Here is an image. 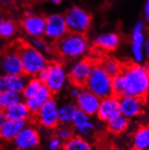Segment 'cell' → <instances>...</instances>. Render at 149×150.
I'll list each match as a JSON object with an SVG mask.
<instances>
[{
  "label": "cell",
  "mask_w": 149,
  "mask_h": 150,
  "mask_svg": "<svg viewBox=\"0 0 149 150\" xmlns=\"http://www.w3.org/2000/svg\"><path fill=\"white\" fill-rule=\"evenodd\" d=\"M69 33L63 16L60 14L51 15L45 17L44 37L49 45H52Z\"/></svg>",
  "instance_id": "52a82bcc"
},
{
  "label": "cell",
  "mask_w": 149,
  "mask_h": 150,
  "mask_svg": "<svg viewBox=\"0 0 149 150\" xmlns=\"http://www.w3.org/2000/svg\"><path fill=\"white\" fill-rule=\"evenodd\" d=\"M3 95L6 107L22 101V95H21V93L14 91H6L3 92Z\"/></svg>",
  "instance_id": "4dcf8cb0"
},
{
  "label": "cell",
  "mask_w": 149,
  "mask_h": 150,
  "mask_svg": "<svg viewBox=\"0 0 149 150\" xmlns=\"http://www.w3.org/2000/svg\"><path fill=\"white\" fill-rule=\"evenodd\" d=\"M15 42L22 62L24 75L36 77L40 71L48 64L47 59L37 48L25 39L18 38Z\"/></svg>",
  "instance_id": "3957f363"
},
{
  "label": "cell",
  "mask_w": 149,
  "mask_h": 150,
  "mask_svg": "<svg viewBox=\"0 0 149 150\" xmlns=\"http://www.w3.org/2000/svg\"><path fill=\"white\" fill-rule=\"evenodd\" d=\"M119 114L120 111L119 97L110 95L109 97L100 100L97 113H96L100 120L107 123Z\"/></svg>",
  "instance_id": "5bb4252c"
},
{
  "label": "cell",
  "mask_w": 149,
  "mask_h": 150,
  "mask_svg": "<svg viewBox=\"0 0 149 150\" xmlns=\"http://www.w3.org/2000/svg\"><path fill=\"white\" fill-rule=\"evenodd\" d=\"M52 2L54 3V4H56V5H58V4H60V3L61 2V0H52Z\"/></svg>",
  "instance_id": "f35d334b"
},
{
  "label": "cell",
  "mask_w": 149,
  "mask_h": 150,
  "mask_svg": "<svg viewBox=\"0 0 149 150\" xmlns=\"http://www.w3.org/2000/svg\"><path fill=\"white\" fill-rule=\"evenodd\" d=\"M63 150H94L91 144L85 137L72 136L69 140L63 143Z\"/></svg>",
  "instance_id": "d4e9b609"
},
{
  "label": "cell",
  "mask_w": 149,
  "mask_h": 150,
  "mask_svg": "<svg viewBox=\"0 0 149 150\" xmlns=\"http://www.w3.org/2000/svg\"><path fill=\"white\" fill-rule=\"evenodd\" d=\"M132 52L134 55L135 62L140 63L144 60V44H145V35H144V25L141 22H138L132 34Z\"/></svg>",
  "instance_id": "ac0fdd59"
},
{
  "label": "cell",
  "mask_w": 149,
  "mask_h": 150,
  "mask_svg": "<svg viewBox=\"0 0 149 150\" xmlns=\"http://www.w3.org/2000/svg\"><path fill=\"white\" fill-rule=\"evenodd\" d=\"M71 124L79 136L82 137L90 136L95 130V125L91 121L90 117L78 109H76L75 113L73 115Z\"/></svg>",
  "instance_id": "2e32d148"
},
{
  "label": "cell",
  "mask_w": 149,
  "mask_h": 150,
  "mask_svg": "<svg viewBox=\"0 0 149 150\" xmlns=\"http://www.w3.org/2000/svg\"><path fill=\"white\" fill-rule=\"evenodd\" d=\"M7 120L6 115L5 114L4 111H0V126H1L3 123H5Z\"/></svg>",
  "instance_id": "8d00e7d4"
},
{
  "label": "cell",
  "mask_w": 149,
  "mask_h": 150,
  "mask_svg": "<svg viewBox=\"0 0 149 150\" xmlns=\"http://www.w3.org/2000/svg\"><path fill=\"white\" fill-rule=\"evenodd\" d=\"M134 150H148L149 149V127L142 126L135 132L133 137Z\"/></svg>",
  "instance_id": "cb8c5ba5"
},
{
  "label": "cell",
  "mask_w": 149,
  "mask_h": 150,
  "mask_svg": "<svg viewBox=\"0 0 149 150\" xmlns=\"http://www.w3.org/2000/svg\"><path fill=\"white\" fill-rule=\"evenodd\" d=\"M124 82L123 95L134 96L145 100L149 91V71L147 65H141L136 62H122Z\"/></svg>",
  "instance_id": "6da1fadb"
},
{
  "label": "cell",
  "mask_w": 149,
  "mask_h": 150,
  "mask_svg": "<svg viewBox=\"0 0 149 150\" xmlns=\"http://www.w3.org/2000/svg\"><path fill=\"white\" fill-rule=\"evenodd\" d=\"M0 71L6 75H24L15 41L0 52Z\"/></svg>",
  "instance_id": "8992f818"
},
{
  "label": "cell",
  "mask_w": 149,
  "mask_h": 150,
  "mask_svg": "<svg viewBox=\"0 0 149 150\" xmlns=\"http://www.w3.org/2000/svg\"><path fill=\"white\" fill-rule=\"evenodd\" d=\"M27 125L26 121H15L7 120L0 126V139L4 141H13L19 131Z\"/></svg>",
  "instance_id": "603a6c76"
},
{
  "label": "cell",
  "mask_w": 149,
  "mask_h": 150,
  "mask_svg": "<svg viewBox=\"0 0 149 150\" xmlns=\"http://www.w3.org/2000/svg\"><path fill=\"white\" fill-rule=\"evenodd\" d=\"M48 76L44 85H45L52 94L59 93L65 87L68 81L64 66L58 61H52L48 62Z\"/></svg>",
  "instance_id": "ba28073f"
},
{
  "label": "cell",
  "mask_w": 149,
  "mask_h": 150,
  "mask_svg": "<svg viewBox=\"0 0 149 150\" xmlns=\"http://www.w3.org/2000/svg\"><path fill=\"white\" fill-rule=\"evenodd\" d=\"M52 53L61 58L75 60L86 53L90 48L86 35L68 33L61 40L52 45Z\"/></svg>",
  "instance_id": "7a4b0ae2"
},
{
  "label": "cell",
  "mask_w": 149,
  "mask_h": 150,
  "mask_svg": "<svg viewBox=\"0 0 149 150\" xmlns=\"http://www.w3.org/2000/svg\"><path fill=\"white\" fill-rule=\"evenodd\" d=\"M72 136L73 134L71 129L68 127H66L65 125H63L61 127H60L57 131V137H59L62 142H66Z\"/></svg>",
  "instance_id": "1f68e13d"
},
{
  "label": "cell",
  "mask_w": 149,
  "mask_h": 150,
  "mask_svg": "<svg viewBox=\"0 0 149 150\" xmlns=\"http://www.w3.org/2000/svg\"><path fill=\"white\" fill-rule=\"evenodd\" d=\"M52 98V93L48 90L45 85H42L41 89L35 94L33 97L25 100V102L31 113V115H35L41 107L50 99Z\"/></svg>",
  "instance_id": "ffe728a7"
},
{
  "label": "cell",
  "mask_w": 149,
  "mask_h": 150,
  "mask_svg": "<svg viewBox=\"0 0 149 150\" xmlns=\"http://www.w3.org/2000/svg\"><path fill=\"white\" fill-rule=\"evenodd\" d=\"M14 145L18 150H31L40 143V135L36 128L26 125L14 138Z\"/></svg>",
  "instance_id": "7c38bea8"
},
{
  "label": "cell",
  "mask_w": 149,
  "mask_h": 150,
  "mask_svg": "<svg viewBox=\"0 0 149 150\" xmlns=\"http://www.w3.org/2000/svg\"><path fill=\"white\" fill-rule=\"evenodd\" d=\"M17 24L13 20H3L0 24V38L7 39L12 37L17 32Z\"/></svg>",
  "instance_id": "f1b7e54d"
},
{
  "label": "cell",
  "mask_w": 149,
  "mask_h": 150,
  "mask_svg": "<svg viewBox=\"0 0 149 150\" xmlns=\"http://www.w3.org/2000/svg\"><path fill=\"white\" fill-rule=\"evenodd\" d=\"M75 107L78 110L91 117L97 113L100 99L86 88H81L79 94L75 97Z\"/></svg>",
  "instance_id": "4fadbf2b"
},
{
  "label": "cell",
  "mask_w": 149,
  "mask_h": 150,
  "mask_svg": "<svg viewBox=\"0 0 149 150\" xmlns=\"http://www.w3.org/2000/svg\"><path fill=\"white\" fill-rule=\"evenodd\" d=\"M144 13H145V16L146 21H148L149 18V0H146L145 4V7H144Z\"/></svg>",
  "instance_id": "d590c367"
},
{
  "label": "cell",
  "mask_w": 149,
  "mask_h": 150,
  "mask_svg": "<svg viewBox=\"0 0 149 150\" xmlns=\"http://www.w3.org/2000/svg\"><path fill=\"white\" fill-rule=\"evenodd\" d=\"M75 105L72 103H66L59 107L58 110V120L59 124L61 125H68L71 123L73 115L76 110Z\"/></svg>",
  "instance_id": "4316f807"
},
{
  "label": "cell",
  "mask_w": 149,
  "mask_h": 150,
  "mask_svg": "<svg viewBox=\"0 0 149 150\" xmlns=\"http://www.w3.org/2000/svg\"><path fill=\"white\" fill-rule=\"evenodd\" d=\"M6 108V105L4 100L3 92H0V111H4Z\"/></svg>",
  "instance_id": "e575fe53"
},
{
  "label": "cell",
  "mask_w": 149,
  "mask_h": 150,
  "mask_svg": "<svg viewBox=\"0 0 149 150\" xmlns=\"http://www.w3.org/2000/svg\"><path fill=\"white\" fill-rule=\"evenodd\" d=\"M111 91L112 95L117 96V97H120L123 95L124 82L121 72L111 77Z\"/></svg>",
  "instance_id": "f546056e"
},
{
  "label": "cell",
  "mask_w": 149,
  "mask_h": 150,
  "mask_svg": "<svg viewBox=\"0 0 149 150\" xmlns=\"http://www.w3.org/2000/svg\"><path fill=\"white\" fill-rule=\"evenodd\" d=\"M69 33L87 35L92 24V16L80 6H71L63 16Z\"/></svg>",
  "instance_id": "5b68a950"
},
{
  "label": "cell",
  "mask_w": 149,
  "mask_h": 150,
  "mask_svg": "<svg viewBox=\"0 0 149 150\" xmlns=\"http://www.w3.org/2000/svg\"><path fill=\"white\" fill-rule=\"evenodd\" d=\"M26 82L25 75H0V92L14 91L21 93Z\"/></svg>",
  "instance_id": "d6986e66"
},
{
  "label": "cell",
  "mask_w": 149,
  "mask_h": 150,
  "mask_svg": "<svg viewBox=\"0 0 149 150\" xmlns=\"http://www.w3.org/2000/svg\"><path fill=\"white\" fill-rule=\"evenodd\" d=\"M19 26L27 35L33 38H42L45 28V17L37 14L27 13L20 19Z\"/></svg>",
  "instance_id": "30bf717a"
},
{
  "label": "cell",
  "mask_w": 149,
  "mask_h": 150,
  "mask_svg": "<svg viewBox=\"0 0 149 150\" xmlns=\"http://www.w3.org/2000/svg\"><path fill=\"white\" fill-rule=\"evenodd\" d=\"M7 120L15 121H26L31 116V113L25 101H20L16 104L7 106L4 110Z\"/></svg>",
  "instance_id": "7402d4cb"
},
{
  "label": "cell",
  "mask_w": 149,
  "mask_h": 150,
  "mask_svg": "<svg viewBox=\"0 0 149 150\" xmlns=\"http://www.w3.org/2000/svg\"><path fill=\"white\" fill-rule=\"evenodd\" d=\"M94 63V59L91 56H88L82 58L74 64L67 74L68 80L73 86L84 88Z\"/></svg>",
  "instance_id": "9c48e42d"
},
{
  "label": "cell",
  "mask_w": 149,
  "mask_h": 150,
  "mask_svg": "<svg viewBox=\"0 0 149 150\" xmlns=\"http://www.w3.org/2000/svg\"><path fill=\"white\" fill-rule=\"evenodd\" d=\"M63 142L57 137H52L48 143V149L49 150H61L62 148Z\"/></svg>",
  "instance_id": "d6a6232c"
},
{
  "label": "cell",
  "mask_w": 149,
  "mask_h": 150,
  "mask_svg": "<svg viewBox=\"0 0 149 150\" xmlns=\"http://www.w3.org/2000/svg\"><path fill=\"white\" fill-rule=\"evenodd\" d=\"M81 88H78V87H75L74 86V88L71 91V95L73 96L74 98L76 97V96L79 94V92H80V90H81Z\"/></svg>",
  "instance_id": "74e56055"
},
{
  "label": "cell",
  "mask_w": 149,
  "mask_h": 150,
  "mask_svg": "<svg viewBox=\"0 0 149 150\" xmlns=\"http://www.w3.org/2000/svg\"><path fill=\"white\" fill-rule=\"evenodd\" d=\"M84 87L100 100L112 95L111 77L102 69L98 62L94 63Z\"/></svg>",
  "instance_id": "277c9868"
},
{
  "label": "cell",
  "mask_w": 149,
  "mask_h": 150,
  "mask_svg": "<svg viewBox=\"0 0 149 150\" xmlns=\"http://www.w3.org/2000/svg\"><path fill=\"white\" fill-rule=\"evenodd\" d=\"M59 105L57 101L52 98L41 107V109L35 114L39 124L45 128H54L59 125L58 120Z\"/></svg>",
  "instance_id": "8fae6325"
},
{
  "label": "cell",
  "mask_w": 149,
  "mask_h": 150,
  "mask_svg": "<svg viewBox=\"0 0 149 150\" xmlns=\"http://www.w3.org/2000/svg\"><path fill=\"white\" fill-rule=\"evenodd\" d=\"M129 125V120L126 119L123 115L119 114L114 119L107 122V127L108 130L115 135H119L123 132H125Z\"/></svg>",
  "instance_id": "484cf974"
},
{
  "label": "cell",
  "mask_w": 149,
  "mask_h": 150,
  "mask_svg": "<svg viewBox=\"0 0 149 150\" xmlns=\"http://www.w3.org/2000/svg\"><path fill=\"white\" fill-rule=\"evenodd\" d=\"M42 82L37 78V77H32L30 78L28 81H26L24 89L21 92V95H22V98L25 100H27L31 97H33L35 94H36V92L41 89V87L42 86Z\"/></svg>",
  "instance_id": "83f0119b"
},
{
  "label": "cell",
  "mask_w": 149,
  "mask_h": 150,
  "mask_svg": "<svg viewBox=\"0 0 149 150\" xmlns=\"http://www.w3.org/2000/svg\"><path fill=\"white\" fill-rule=\"evenodd\" d=\"M120 44V37L116 33H106L100 35L93 42L92 47L97 50L108 53L109 52H113L119 47Z\"/></svg>",
  "instance_id": "e0dca14e"
},
{
  "label": "cell",
  "mask_w": 149,
  "mask_h": 150,
  "mask_svg": "<svg viewBox=\"0 0 149 150\" xmlns=\"http://www.w3.org/2000/svg\"><path fill=\"white\" fill-rule=\"evenodd\" d=\"M48 72H49V68H48V64L47 65L42 69V70H41L40 71V72L37 74V78L42 82V84H44V82H45V81H46V79H47V76H48Z\"/></svg>",
  "instance_id": "836d02e7"
},
{
  "label": "cell",
  "mask_w": 149,
  "mask_h": 150,
  "mask_svg": "<svg viewBox=\"0 0 149 150\" xmlns=\"http://www.w3.org/2000/svg\"><path fill=\"white\" fill-rule=\"evenodd\" d=\"M119 99L120 114L126 119H133L143 112L145 100L129 95H122L119 97Z\"/></svg>",
  "instance_id": "9a60e30c"
},
{
  "label": "cell",
  "mask_w": 149,
  "mask_h": 150,
  "mask_svg": "<svg viewBox=\"0 0 149 150\" xmlns=\"http://www.w3.org/2000/svg\"><path fill=\"white\" fill-rule=\"evenodd\" d=\"M94 61L95 62H98L110 77L120 73L122 71V62L107 55V53H101L97 57H95Z\"/></svg>",
  "instance_id": "44dd1931"
},
{
  "label": "cell",
  "mask_w": 149,
  "mask_h": 150,
  "mask_svg": "<svg viewBox=\"0 0 149 150\" xmlns=\"http://www.w3.org/2000/svg\"><path fill=\"white\" fill-rule=\"evenodd\" d=\"M2 21H3V19H2L1 17H0V24H1V22H2Z\"/></svg>",
  "instance_id": "ab89813d"
}]
</instances>
